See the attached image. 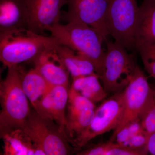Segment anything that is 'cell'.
<instances>
[{
    "instance_id": "1",
    "label": "cell",
    "mask_w": 155,
    "mask_h": 155,
    "mask_svg": "<svg viewBox=\"0 0 155 155\" xmlns=\"http://www.w3.org/2000/svg\"><path fill=\"white\" fill-rule=\"evenodd\" d=\"M8 68L0 87L2 110L0 114L1 135L21 130L31 112L28 98L21 85L22 69L19 65Z\"/></svg>"
},
{
    "instance_id": "2",
    "label": "cell",
    "mask_w": 155,
    "mask_h": 155,
    "mask_svg": "<svg viewBox=\"0 0 155 155\" xmlns=\"http://www.w3.org/2000/svg\"><path fill=\"white\" fill-rule=\"evenodd\" d=\"M51 36L59 44L74 50L88 58L99 77L102 74L106 51L103 48L104 40L90 26L78 21L60 23L48 29Z\"/></svg>"
},
{
    "instance_id": "3",
    "label": "cell",
    "mask_w": 155,
    "mask_h": 155,
    "mask_svg": "<svg viewBox=\"0 0 155 155\" xmlns=\"http://www.w3.org/2000/svg\"><path fill=\"white\" fill-rule=\"evenodd\" d=\"M58 44L51 35L39 34L28 28L0 32V60L8 68L17 66L33 61L45 50Z\"/></svg>"
},
{
    "instance_id": "4",
    "label": "cell",
    "mask_w": 155,
    "mask_h": 155,
    "mask_svg": "<svg viewBox=\"0 0 155 155\" xmlns=\"http://www.w3.org/2000/svg\"><path fill=\"white\" fill-rule=\"evenodd\" d=\"M106 42L107 50L100 79L107 92L118 93L129 83L137 65L124 47L115 41Z\"/></svg>"
},
{
    "instance_id": "5",
    "label": "cell",
    "mask_w": 155,
    "mask_h": 155,
    "mask_svg": "<svg viewBox=\"0 0 155 155\" xmlns=\"http://www.w3.org/2000/svg\"><path fill=\"white\" fill-rule=\"evenodd\" d=\"M137 0H109L106 22L110 35L127 50L135 49Z\"/></svg>"
},
{
    "instance_id": "6",
    "label": "cell",
    "mask_w": 155,
    "mask_h": 155,
    "mask_svg": "<svg viewBox=\"0 0 155 155\" xmlns=\"http://www.w3.org/2000/svg\"><path fill=\"white\" fill-rule=\"evenodd\" d=\"M153 92V88L151 87L144 73L137 65L133 76L123 91L124 107L122 119L110 141H113L116 135L131 123L140 121Z\"/></svg>"
},
{
    "instance_id": "7",
    "label": "cell",
    "mask_w": 155,
    "mask_h": 155,
    "mask_svg": "<svg viewBox=\"0 0 155 155\" xmlns=\"http://www.w3.org/2000/svg\"><path fill=\"white\" fill-rule=\"evenodd\" d=\"M53 122L31 111L21 130L45 155H66L70 153L66 136Z\"/></svg>"
},
{
    "instance_id": "8",
    "label": "cell",
    "mask_w": 155,
    "mask_h": 155,
    "mask_svg": "<svg viewBox=\"0 0 155 155\" xmlns=\"http://www.w3.org/2000/svg\"><path fill=\"white\" fill-rule=\"evenodd\" d=\"M123 107V91L102 103L95 110L94 116L88 127L72 140L75 147L81 148L98 136L115 130L122 119Z\"/></svg>"
},
{
    "instance_id": "9",
    "label": "cell",
    "mask_w": 155,
    "mask_h": 155,
    "mask_svg": "<svg viewBox=\"0 0 155 155\" xmlns=\"http://www.w3.org/2000/svg\"><path fill=\"white\" fill-rule=\"evenodd\" d=\"M109 0H68V10L62 15L67 22L78 21L96 31L104 41L110 35L106 18Z\"/></svg>"
},
{
    "instance_id": "10",
    "label": "cell",
    "mask_w": 155,
    "mask_h": 155,
    "mask_svg": "<svg viewBox=\"0 0 155 155\" xmlns=\"http://www.w3.org/2000/svg\"><path fill=\"white\" fill-rule=\"evenodd\" d=\"M28 13V29L43 35L59 23L61 10L68 0H26Z\"/></svg>"
},
{
    "instance_id": "11",
    "label": "cell",
    "mask_w": 155,
    "mask_h": 155,
    "mask_svg": "<svg viewBox=\"0 0 155 155\" xmlns=\"http://www.w3.org/2000/svg\"><path fill=\"white\" fill-rule=\"evenodd\" d=\"M68 86H52L35 109L42 118L55 122L66 134L67 119L66 108L68 101Z\"/></svg>"
},
{
    "instance_id": "12",
    "label": "cell",
    "mask_w": 155,
    "mask_h": 155,
    "mask_svg": "<svg viewBox=\"0 0 155 155\" xmlns=\"http://www.w3.org/2000/svg\"><path fill=\"white\" fill-rule=\"evenodd\" d=\"M56 46L39 54L33 60L34 68L51 86H68L70 74Z\"/></svg>"
},
{
    "instance_id": "13",
    "label": "cell",
    "mask_w": 155,
    "mask_h": 155,
    "mask_svg": "<svg viewBox=\"0 0 155 155\" xmlns=\"http://www.w3.org/2000/svg\"><path fill=\"white\" fill-rule=\"evenodd\" d=\"M26 0H0V32L28 28Z\"/></svg>"
},
{
    "instance_id": "14",
    "label": "cell",
    "mask_w": 155,
    "mask_h": 155,
    "mask_svg": "<svg viewBox=\"0 0 155 155\" xmlns=\"http://www.w3.org/2000/svg\"><path fill=\"white\" fill-rule=\"evenodd\" d=\"M155 43V1L143 0L139 9L135 29V50Z\"/></svg>"
},
{
    "instance_id": "15",
    "label": "cell",
    "mask_w": 155,
    "mask_h": 155,
    "mask_svg": "<svg viewBox=\"0 0 155 155\" xmlns=\"http://www.w3.org/2000/svg\"><path fill=\"white\" fill-rule=\"evenodd\" d=\"M56 49L72 78L96 73L93 64L85 56L59 44Z\"/></svg>"
},
{
    "instance_id": "16",
    "label": "cell",
    "mask_w": 155,
    "mask_h": 155,
    "mask_svg": "<svg viewBox=\"0 0 155 155\" xmlns=\"http://www.w3.org/2000/svg\"><path fill=\"white\" fill-rule=\"evenodd\" d=\"M21 81L23 91L35 110L52 86L35 68L28 72L22 70Z\"/></svg>"
},
{
    "instance_id": "17",
    "label": "cell",
    "mask_w": 155,
    "mask_h": 155,
    "mask_svg": "<svg viewBox=\"0 0 155 155\" xmlns=\"http://www.w3.org/2000/svg\"><path fill=\"white\" fill-rule=\"evenodd\" d=\"M5 141L6 155H44L21 130H15L2 137Z\"/></svg>"
},
{
    "instance_id": "18",
    "label": "cell",
    "mask_w": 155,
    "mask_h": 155,
    "mask_svg": "<svg viewBox=\"0 0 155 155\" xmlns=\"http://www.w3.org/2000/svg\"><path fill=\"white\" fill-rule=\"evenodd\" d=\"M97 73L72 78L71 87L93 102L101 101L105 98L107 92L100 82Z\"/></svg>"
},
{
    "instance_id": "19",
    "label": "cell",
    "mask_w": 155,
    "mask_h": 155,
    "mask_svg": "<svg viewBox=\"0 0 155 155\" xmlns=\"http://www.w3.org/2000/svg\"><path fill=\"white\" fill-rule=\"evenodd\" d=\"M95 110V109L86 110L67 118L65 131L70 137L75 138L88 127L94 116Z\"/></svg>"
},
{
    "instance_id": "20",
    "label": "cell",
    "mask_w": 155,
    "mask_h": 155,
    "mask_svg": "<svg viewBox=\"0 0 155 155\" xmlns=\"http://www.w3.org/2000/svg\"><path fill=\"white\" fill-rule=\"evenodd\" d=\"M68 117L87 110H95L94 103L72 87L69 90Z\"/></svg>"
},
{
    "instance_id": "21",
    "label": "cell",
    "mask_w": 155,
    "mask_h": 155,
    "mask_svg": "<svg viewBox=\"0 0 155 155\" xmlns=\"http://www.w3.org/2000/svg\"><path fill=\"white\" fill-rule=\"evenodd\" d=\"M145 68L155 81V43L142 45L137 48Z\"/></svg>"
},
{
    "instance_id": "22",
    "label": "cell",
    "mask_w": 155,
    "mask_h": 155,
    "mask_svg": "<svg viewBox=\"0 0 155 155\" xmlns=\"http://www.w3.org/2000/svg\"><path fill=\"white\" fill-rule=\"evenodd\" d=\"M143 129L149 134L155 132V89L149 103L140 119Z\"/></svg>"
},
{
    "instance_id": "23",
    "label": "cell",
    "mask_w": 155,
    "mask_h": 155,
    "mask_svg": "<svg viewBox=\"0 0 155 155\" xmlns=\"http://www.w3.org/2000/svg\"><path fill=\"white\" fill-rule=\"evenodd\" d=\"M150 134L144 130L132 136L127 142V146L132 148H140L146 147Z\"/></svg>"
},
{
    "instance_id": "24",
    "label": "cell",
    "mask_w": 155,
    "mask_h": 155,
    "mask_svg": "<svg viewBox=\"0 0 155 155\" xmlns=\"http://www.w3.org/2000/svg\"><path fill=\"white\" fill-rule=\"evenodd\" d=\"M146 147L148 153L155 155V132L151 134L150 135Z\"/></svg>"
},
{
    "instance_id": "25",
    "label": "cell",
    "mask_w": 155,
    "mask_h": 155,
    "mask_svg": "<svg viewBox=\"0 0 155 155\" xmlns=\"http://www.w3.org/2000/svg\"><path fill=\"white\" fill-rule=\"evenodd\" d=\"M154 1H155V0H154Z\"/></svg>"
}]
</instances>
